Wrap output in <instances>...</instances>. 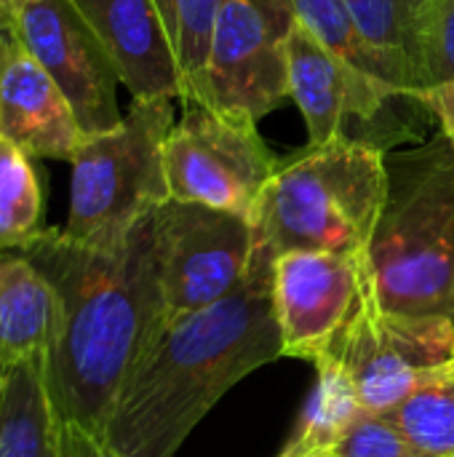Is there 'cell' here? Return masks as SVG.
Returning <instances> with one entry per match:
<instances>
[{"label":"cell","mask_w":454,"mask_h":457,"mask_svg":"<svg viewBox=\"0 0 454 457\" xmlns=\"http://www.w3.org/2000/svg\"><path fill=\"white\" fill-rule=\"evenodd\" d=\"M19 252L59 297V332L45 356L56 420L102 439L128 375L169 321L153 214L112 244H83L48 228Z\"/></svg>","instance_id":"obj_1"},{"label":"cell","mask_w":454,"mask_h":457,"mask_svg":"<svg viewBox=\"0 0 454 457\" xmlns=\"http://www.w3.org/2000/svg\"><path fill=\"white\" fill-rule=\"evenodd\" d=\"M278 359L273 262L254 257L235 292L166 321L128 375L102 442L115 457H174L238 380Z\"/></svg>","instance_id":"obj_2"},{"label":"cell","mask_w":454,"mask_h":457,"mask_svg":"<svg viewBox=\"0 0 454 457\" xmlns=\"http://www.w3.org/2000/svg\"><path fill=\"white\" fill-rule=\"evenodd\" d=\"M388 198L367 249L375 303L388 313L454 321V145L388 153Z\"/></svg>","instance_id":"obj_3"},{"label":"cell","mask_w":454,"mask_h":457,"mask_svg":"<svg viewBox=\"0 0 454 457\" xmlns=\"http://www.w3.org/2000/svg\"><path fill=\"white\" fill-rule=\"evenodd\" d=\"M388 153L332 139L284 161L252 214L254 257L367 254L388 198Z\"/></svg>","instance_id":"obj_4"},{"label":"cell","mask_w":454,"mask_h":457,"mask_svg":"<svg viewBox=\"0 0 454 457\" xmlns=\"http://www.w3.org/2000/svg\"><path fill=\"white\" fill-rule=\"evenodd\" d=\"M174 126V99L134 102L123 120L78 147L64 233L83 244L126 238L147 214L171 201L163 147Z\"/></svg>","instance_id":"obj_5"},{"label":"cell","mask_w":454,"mask_h":457,"mask_svg":"<svg viewBox=\"0 0 454 457\" xmlns=\"http://www.w3.org/2000/svg\"><path fill=\"white\" fill-rule=\"evenodd\" d=\"M289 99L300 107L308 123V145L348 139L375 145L385 153L391 147L423 137L428 112L423 102L396 91L372 78L332 51H326L300 21L286 43Z\"/></svg>","instance_id":"obj_6"},{"label":"cell","mask_w":454,"mask_h":457,"mask_svg":"<svg viewBox=\"0 0 454 457\" xmlns=\"http://www.w3.org/2000/svg\"><path fill=\"white\" fill-rule=\"evenodd\" d=\"M171 201L246 217L257 209L265 185L281 161L246 112L185 102L163 147Z\"/></svg>","instance_id":"obj_7"},{"label":"cell","mask_w":454,"mask_h":457,"mask_svg":"<svg viewBox=\"0 0 454 457\" xmlns=\"http://www.w3.org/2000/svg\"><path fill=\"white\" fill-rule=\"evenodd\" d=\"M326 359L340 364L364 410L385 415L417 386L450 370L454 321L388 313L367 287L361 308Z\"/></svg>","instance_id":"obj_8"},{"label":"cell","mask_w":454,"mask_h":457,"mask_svg":"<svg viewBox=\"0 0 454 457\" xmlns=\"http://www.w3.org/2000/svg\"><path fill=\"white\" fill-rule=\"evenodd\" d=\"M153 233L169 319L214 305L252 270L254 228L246 217L166 201L153 212Z\"/></svg>","instance_id":"obj_9"},{"label":"cell","mask_w":454,"mask_h":457,"mask_svg":"<svg viewBox=\"0 0 454 457\" xmlns=\"http://www.w3.org/2000/svg\"><path fill=\"white\" fill-rule=\"evenodd\" d=\"M297 24L292 0H222L206 62V104L254 120L289 99L286 43Z\"/></svg>","instance_id":"obj_10"},{"label":"cell","mask_w":454,"mask_h":457,"mask_svg":"<svg viewBox=\"0 0 454 457\" xmlns=\"http://www.w3.org/2000/svg\"><path fill=\"white\" fill-rule=\"evenodd\" d=\"M367 254L289 252L273 262V313L284 356L318 364L364 303Z\"/></svg>","instance_id":"obj_11"},{"label":"cell","mask_w":454,"mask_h":457,"mask_svg":"<svg viewBox=\"0 0 454 457\" xmlns=\"http://www.w3.org/2000/svg\"><path fill=\"white\" fill-rule=\"evenodd\" d=\"M11 32L59 86L86 137L107 134L123 120L118 67L72 0L29 3Z\"/></svg>","instance_id":"obj_12"},{"label":"cell","mask_w":454,"mask_h":457,"mask_svg":"<svg viewBox=\"0 0 454 457\" xmlns=\"http://www.w3.org/2000/svg\"><path fill=\"white\" fill-rule=\"evenodd\" d=\"M0 137L35 161H72L86 134L51 75L8 35L0 56Z\"/></svg>","instance_id":"obj_13"},{"label":"cell","mask_w":454,"mask_h":457,"mask_svg":"<svg viewBox=\"0 0 454 457\" xmlns=\"http://www.w3.org/2000/svg\"><path fill=\"white\" fill-rule=\"evenodd\" d=\"M112 56L134 102L182 99L185 80L155 0H72Z\"/></svg>","instance_id":"obj_14"},{"label":"cell","mask_w":454,"mask_h":457,"mask_svg":"<svg viewBox=\"0 0 454 457\" xmlns=\"http://www.w3.org/2000/svg\"><path fill=\"white\" fill-rule=\"evenodd\" d=\"M59 332V297L21 252H0V367L45 359Z\"/></svg>","instance_id":"obj_15"},{"label":"cell","mask_w":454,"mask_h":457,"mask_svg":"<svg viewBox=\"0 0 454 457\" xmlns=\"http://www.w3.org/2000/svg\"><path fill=\"white\" fill-rule=\"evenodd\" d=\"M59 420L45 388V359L8 367L0 380V457H59Z\"/></svg>","instance_id":"obj_16"},{"label":"cell","mask_w":454,"mask_h":457,"mask_svg":"<svg viewBox=\"0 0 454 457\" xmlns=\"http://www.w3.org/2000/svg\"><path fill=\"white\" fill-rule=\"evenodd\" d=\"M345 5L385 80L417 99V16L423 0H345Z\"/></svg>","instance_id":"obj_17"},{"label":"cell","mask_w":454,"mask_h":457,"mask_svg":"<svg viewBox=\"0 0 454 457\" xmlns=\"http://www.w3.org/2000/svg\"><path fill=\"white\" fill-rule=\"evenodd\" d=\"M417 99L454 145V0H423L417 16Z\"/></svg>","instance_id":"obj_18"},{"label":"cell","mask_w":454,"mask_h":457,"mask_svg":"<svg viewBox=\"0 0 454 457\" xmlns=\"http://www.w3.org/2000/svg\"><path fill=\"white\" fill-rule=\"evenodd\" d=\"M45 230L43 171L35 158L0 137V252H19Z\"/></svg>","instance_id":"obj_19"},{"label":"cell","mask_w":454,"mask_h":457,"mask_svg":"<svg viewBox=\"0 0 454 457\" xmlns=\"http://www.w3.org/2000/svg\"><path fill=\"white\" fill-rule=\"evenodd\" d=\"M385 418L415 457L454 455V378L442 372L417 386Z\"/></svg>","instance_id":"obj_20"},{"label":"cell","mask_w":454,"mask_h":457,"mask_svg":"<svg viewBox=\"0 0 454 457\" xmlns=\"http://www.w3.org/2000/svg\"><path fill=\"white\" fill-rule=\"evenodd\" d=\"M222 0H155L185 80L182 102L206 104V62Z\"/></svg>","instance_id":"obj_21"},{"label":"cell","mask_w":454,"mask_h":457,"mask_svg":"<svg viewBox=\"0 0 454 457\" xmlns=\"http://www.w3.org/2000/svg\"><path fill=\"white\" fill-rule=\"evenodd\" d=\"M316 367H318L316 388L305 404L294 436L284 447V453L289 455H305V453L334 447V439L340 436L345 423L361 410L345 372L334 359H321Z\"/></svg>","instance_id":"obj_22"},{"label":"cell","mask_w":454,"mask_h":457,"mask_svg":"<svg viewBox=\"0 0 454 457\" xmlns=\"http://www.w3.org/2000/svg\"><path fill=\"white\" fill-rule=\"evenodd\" d=\"M294 5V16L297 21L334 56H340L343 62H348L351 67L380 78L383 83V67L375 59L372 48L364 43V37L356 29V21L345 5V0H292ZM391 86V83H388Z\"/></svg>","instance_id":"obj_23"},{"label":"cell","mask_w":454,"mask_h":457,"mask_svg":"<svg viewBox=\"0 0 454 457\" xmlns=\"http://www.w3.org/2000/svg\"><path fill=\"white\" fill-rule=\"evenodd\" d=\"M332 450L337 457H415L385 415L364 407L345 423Z\"/></svg>","instance_id":"obj_24"},{"label":"cell","mask_w":454,"mask_h":457,"mask_svg":"<svg viewBox=\"0 0 454 457\" xmlns=\"http://www.w3.org/2000/svg\"><path fill=\"white\" fill-rule=\"evenodd\" d=\"M56 455L59 457H115L107 445L88 434L86 428L75 423H59V439H56Z\"/></svg>","instance_id":"obj_25"},{"label":"cell","mask_w":454,"mask_h":457,"mask_svg":"<svg viewBox=\"0 0 454 457\" xmlns=\"http://www.w3.org/2000/svg\"><path fill=\"white\" fill-rule=\"evenodd\" d=\"M29 3H35V0H0V27L11 32L13 24H16V19L21 16V11Z\"/></svg>","instance_id":"obj_26"},{"label":"cell","mask_w":454,"mask_h":457,"mask_svg":"<svg viewBox=\"0 0 454 457\" xmlns=\"http://www.w3.org/2000/svg\"><path fill=\"white\" fill-rule=\"evenodd\" d=\"M278 457H337V455H334V450L329 447V450H316V453H305V455H289V453H281Z\"/></svg>","instance_id":"obj_27"},{"label":"cell","mask_w":454,"mask_h":457,"mask_svg":"<svg viewBox=\"0 0 454 457\" xmlns=\"http://www.w3.org/2000/svg\"><path fill=\"white\" fill-rule=\"evenodd\" d=\"M8 35H11V32L0 27V56H3V46H5V40H8Z\"/></svg>","instance_id":"obj_28"},{"label":"cell","mask_w":454,"mask_h":457,"mask_svg":"<svg viewBox=\"0 0 454 457\" xmlns=\"http://www.w3.org/2000/svg\"><path fill=\"white\" fill-rule=\"evenodd\" d=\"M447 372H450V375L454 378V359H452V364H450V370H447Z\"/></svg>","instance_id":"obj_29"},{"label":"cell","mask_w":454,"mask_h":457,"mask_svg":"<svg viewBox=\"0 0 454 457\" xmlns=\"http://www.w3.org/2000/svg\"><path fill=\"white\" fill-rule=\"evenodd\" d=\"M3 372H5V367H0V380H3Z\"/></svg>","instance_id":"obj_30"},{"label":"cell","mask_w":454,"mask_h":457,"mask_svg":"<svg viewBox=\"0 0 454 457\" xmlns=\"http://www.w3.org/2000/svg\"><path fill=\"white\" fill-rule=\"evenodd\" d=\"M450 457H454V455H450Z\"/></svg>","instance_id":"obj_31"}]
</instances>
